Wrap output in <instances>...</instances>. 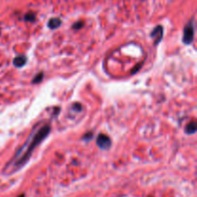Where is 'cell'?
Instances as JSON below:
<instances>
[{"instance_id": "5b68a950", "label": "cell", "mask_w": 197, "mask_h": 197, "mask_svg": "<svg viewBox=\"0 0 197 197\" xmlns=\"http://www.w3.org/2000/svg\"><path fill=\"white\" fill-rule=\"evenodd\" d=\"M26 63H27V58L25 55H19L13 60V66L17 67H22L26 65Z\"/></svg>"}, {"instance_id": "ba28073f", "label": "cell", "mask_w": 197, "mask_h": 197, "mask_svg": "<svg viewBox=\"0 0 197 197\" xmlns=\"http://www.w3.org/2000/svg\"><path fill=\"white\" fill-rule=\"evenodd\" d=\"M42 78H43V73H39L37 76L33 79L32 83L33 84H39L42 81Z\"/></svg>"}, {"instance_id": "3957f363", "label": "cell", "mask_w": 197, "mask_h": 197, "mask_svg": "<svg viewBox=\"0 0 197 197\" xmlns=\"http://www.w3.org/2000/svg\"><path fill=\"white\" fill-rule=\"evenodd\" d=\"M96 144L97 146L100 148V149H103V150H108L111 148V145H112V141L111 139L108 137L107 135H104V134H100L98 135L97 137V140H96Z\"/></svg>"}, {"instance_id": "30bf717a", "label": "cell", "mask_w": 197, "mask_h": 197, "mask_svg": "<svg viewBox=\"0 0 197 197\" xmlns=\"http://www.w3.org/2000/svg\"><path fill=\"white\" fill-rule=\"evenodd\" d=\"M35 19H36V17L33 13H29L25 16V20H28V21H34Z\"/></svg>"}, {"instance_id": "8fae6325", "label": "cell", "mask_w": 197, "mask_h": 197, "mask_svg": "<svg viewBox=\"0 0 197 197\" xmlns=\"http://www.w3.org/2000/svg\"><path fill=\"white\" fill-rule=\"evenodd\" d=\"M82 26H83V23H82L81 21H79V22H77L76 24H74V25L72 26V28H73V29H76V30H77V29H80Z\"/></svg>"}, {"instance_id": "6da1fadb", "label": "cell", "mask_w": 197, "mask_h": 197, "mask_svg": "<svg viewBox=\"0 0 197 197\" xmlns=\"http://www.w3.org/2000/svg\"><path fill=\"white\" fill-rule=\"evenodd\" d=\"M51 128L49 124H40L29 136L25 143L17 151V153L5 165L3 172L12 174L21 169L29 162L36 147L40 144L50 134Z\"/></svg>"}, {"instance_id": "9c48e42d", "label": "cell", "mask_w": 197, "mask_h": 197, "mask_svg": "<svg viewBox=\"0 0 197 197\" xmlns=\"http://www.w3.org/2000/svg\"><path fill=\"white\" fill-rule=\"evenodd\" d=\"M93 132H88V133H86L84 136H83V140L84 141H89V140H92L93 139Z\"/></svg>"}, {"instance_id": "7a4b0ae2", "label": "cell", "mask_w": 197, "mask_h": 197, "mask_svg": "<svg viewBox=\"0 0 197 197\" xmlns=\"http://www.w3.org/2000/svg\"><path fill=\"white\" fill-rule=\"evenodd\" d=\"M193 38H194V25L192 21H189L184 29L183 42L185 44H190L193 41Z\"/></svg>"}, {"instance_id": "7c38bea8", "label": "cell", "mask_w": 197, "mask_h": 197, "mask_svg": "<svg viewBox=\"0 0 197 197\" xmlns=\"http://www.w3.org/2000/svg\"><path fill=\"white\" fill-rule=\"evenodd\" d=\"M18 197H25V195H24V194H20V195H19Z\"/></svg>"}, {"instance_id": "277c9868", "label": "cell", "mask_w": 197, "mask_h": 197, "mask_svg": "<svg viewBox=\"0 0 197 197\" xmlns=\"http://www.w3.org/2000/svg\"><path fill=\"white\" fill-rule=\"evenodd\" d=\"M162 34H163V32H162V26H157L152 32H151V34H150V37L152 38V39H154V43L157 45L161 40H162Z\"/></svg>"}, {"instance_id": "8992f818", "label": "cell", "mask_w": 197, "mask_h": 197, "mask_svg": "<svg viewBox=\"0 0 197 197\" xmlns=\"http://www.w3.org/2000/svg\"><path fill=\"white\" fill-rule=\"evenodd\" d=\"M186 133L188 135H192L196 132V123L194 122V121H191V122H189L187 126H186V129H185Z\"/></svg>"}, {"instance_id": "52a82bcc", "label": "cell", "mask_w": 197, "mask_h": 197, "mask_svg": "<svg viewBox=\"0 0 197 197\" xmlns=\"http://www.w3.org/2000/svg\"><path fill=\"white\" fill-rule=\"evenodd\" d=\"M48 27L52 30L54 29H57L60 25H61V19H57V18H54V19H51L49 21H48Z\"/></svg>"}]
</instances>
